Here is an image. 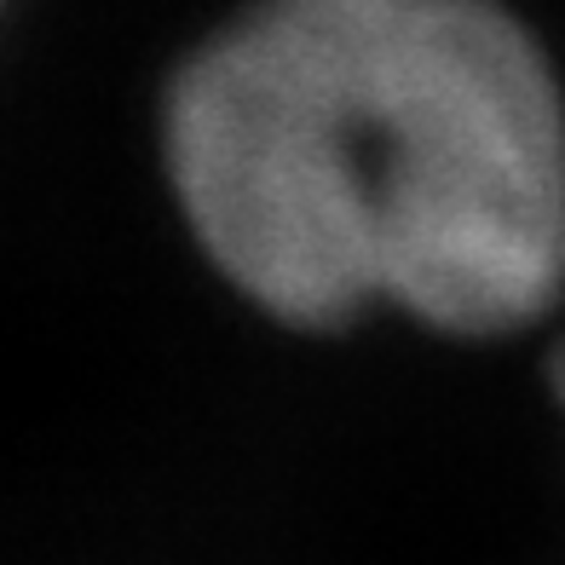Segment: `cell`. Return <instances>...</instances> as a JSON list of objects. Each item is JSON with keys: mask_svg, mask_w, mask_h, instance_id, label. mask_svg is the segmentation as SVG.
Here are the masks:
<instances>
[{"mask_svg": "<svg viewBox=\"0 0 565 565\" xmlns=\"http://www.w3.org/2000/svg\"><path fill=\"white\" fill-rule=\"evenodd\" d=\"M554 381H559V398H565V347H559V358H554Z\"/></svg>", "mask_w": 565, "mask_h": 565, "instance_id": "cell-2", "label": "cell"}, {"mask_svg": "<svg viewBox=\"0 0 565 565\" xmlns=\"http://www.w3.org/2000/svg\"><path fill=\"white\" fill-rule=\"evenodd\" d=\"M168 173L248 300L502 335L565 289V105L491 0H260L185 64Z\"/></svg>", "mask_w": 565, "mask_h": 565, "instance_id": "cell-1", "label": "cell"}]
</instances>
